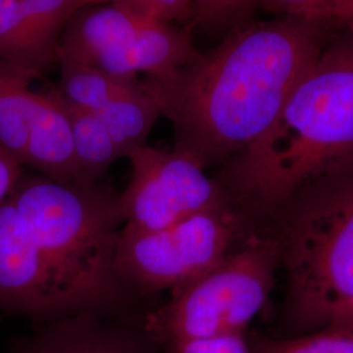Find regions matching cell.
Segmentation results:
<instances>
[{
  "label": "cell",
  "mask_w": 353,
  "mask_h": 353,
  "mask_svg": "<svg viewBox=\"0 0 353 353\" xmlns=\"http://www.w3.org/2000/svg\"><path fill=\"white\" fill-rule=\"evenodd\" d=\"M157 348L143 327L137 332L85 313L48 323L14 341L8 353H156Z\"/></svg>",
  "instance_id": "9"
},
{
  "label": "cell",
  "mask_w": 353,
  "mask_h": 353,
  "mask_svg": "<svg viewBox=\"0 0 353 353\" xmlns=\"http://www.w3.org/2000/svg\"><path fill=\"white\" fill-rule=\"evenodd\" d=\"M127 8L140 17L173 26L185 23L192 26L195 16V0H122Z\"/></svg>",
  "instance_id": "20"
},
{
  "label": "cell",
  "mask_w": 353,
  "mask_h": 353,
  "mask_svg": "<svg viewBox=\"0 0 353 353\" xmlns=\"http://www.w3.org/2000/svg\"><path fill=\"white\" fill-rule=\"evenodd\" d=\"M254 353H353V332L323 330L285 338H250Z\"/></svg>",
  "instance_id": "18"
},
{
  "label": "cell",
  "mask_w": 353,
  "mask_h": 353,
  "mask_svg": "<svg viewBox=\"0 0 353 353\" xmlns=\"http://www.w3.org/2000/svg\"><path fill=\"white\" fill-rule=\"evenodd\" d=\"M64 105L72 127L77 185H97V181L121 156L109 131L96 114L67 101Z\"/></svg>",
  "instance_id": "15"
},
{
  "label": "cell",
  "mask_w": 353,
  "mask_h": 353,
  "mask_svg": "<svg viewBox=\"0 0 353 353\" xmlns=\"http://www.w3.org/2000/svg\"><path fill=\"white\" fill-rule=\"evenodd\" d=\"M26 241L51 265L113 301L123 284L115 252L123 216L118 195L97 186H65L34 178L11 194Z\"/></svg>",
  "instance_id": "4"
},
{
  "label": "cell",
  "mask_w": 353,
  "mask_h": 353,
  "mask_svg": "<svg viewBox=\"0 0 353 353\" xmlns=\"http://www.w3.org/2000/svg\"><path fill=\"white\" fill-rule=\"evenodd\" d=\"M127 159L132 176L125 192L118 195L123 234L161 230L233 203L225 188L183 153L145 145Z\"/></svg>",
  "instance_id": "7"
},
{
  "label": "cell",
  "mask_w": 353,
  "mask_h": 353,
  "mask_svg": "<svg viewBox=\"0 0 353 353\" xmlns=\"http://www.w3.org/2000/svg\"><path fill=\"white\" fill-rule=\"evenodd\" d=\"M19 166L20 163L0 148V205L11 196L16 188Z\"/></svg>",
  "instance_id": "22"
},
{
  "label": "cell",
  "mask_w": 353,
  "mask_h": 353,
  "mask_svg": "<svg viewBox=\"0 0 353 353\" xmlns=\"http://www.w3.org/2000/svg\"><path fill=\"white\" fill-rule=\"evenodd\" d=\"M164 350L166 353H254L249 334L178 341L166 345Z\"/></svg>",
  "instance_id": "21"
},
{
  "label": "cell",
  "mask_w": 353,
  "mask_h": 353,
  "mask_svg": "<svg viewBox=\"0 0 353 353\" xmlns=\"http://www.w3.org/2000/svg\"><path fill=\"white\" fill-rule=\"evenodd\" d=\"M201 52L195 49L191 28H176L144 19L137 34L122 50L103 59L96 68L126 79L169 75L196 62Z\"/></svg>",
  "instance_id": "11"
},
{
  "label": "cell",
  "mask_w": 353,
  "mask_h": 353,
  "mask_svg": "<svg viewBox=\"0 0 353 353\" xmlns=\"http://www.w3.org/2000/svg\"><path fill=\"white\" fill-rule=\"evenodd\" d=\"M339 33L290 16L250 21L201 58L141 88L174 131L173 151L204 169L250 150Z\"/></svg>",
  "instance_id": "1"
},
{
  "label": "cell",
  "mask_w": 353,
  "mask_h": 353,
  "mask_svg": "<svg viewBox=\"0 0 353 353\" xmlns=\"http://www.w3.org/2000/svg\"><path fill=\"white\" fill-rule=\"evenodd\" d=\"M261 8V1H217L195 0L192 26L205 28L232 26V30L252 21V16Z\"/></svg>",
  "instance_id": "19"
},
{
  "label": "cell",
  "mask_w": 353,
  "mask_h": 353,
  "mask_svg": "<svg viewBox=\"0 0 353 353\" xmlns=\"http://www.w3.org/2000/svg\"><path fill=\"white\" fill-rule=\"evenodd\" d=\"M268 225L285 274L290 336L353 332V164L301 191Z\"/></svg>",
  "instance_id": "3"
},
{
  "label": "cell",
  "mask_w": 353,
  "mask_h": 353,
  "mask_svg": "<svg viewBox=\"0 0 353 353\" xmlns=\"http://www.w3.org/2000/svg\"><path fill=\"white\" fill-rule=\"evenodd\" d=\"M261 228L232 203L161 230L119 233L115 271L123 285L173 294L223 262Z\"/></svg>",
  "instance_id": "6"
},
{
  "label": "cell",
  "mask_w": 353,
  "mask_h": 353,
  "mask_svg": "<svg viewBox=\"0 0 353 353\" xmlns=\"http://www.w3.org/2000/svg\"><path fill=\"white\" fill-rule=\"evenodd\" d=\"M96 115L109 131L121 157L145 147L152 127L161 117L140 80L115 96Z\"/></svg>",
  "instance_id": "13"
},
{
  "label": "cell",
  "mask_w": 353,
  "mask_h": 353,
  "mask_svg": "<svg viewBox=\"0 0 353 353\" xmlns=\"http://www.w3.org/2000/svg\"><path fill=\"white\" fill-rule=\"evenodd\" d=\"M37 76L0 61V148L24 164L29 121L36 92L30 83Z\"/></svg>",
  "instance_id": "14"
},
{
  "label": "cell",
  "mask_w": 353,
  "mask_h": 353,
  "mask_svg": "<svg viewBox=\"0 0 353 353\" xmlns=\"http://www.w3.org/2000/svg\"><path fill=\"white\" fill-rule=\"evenodd\" d=\"M24 164L33 166L52 182L79 186L72 127L58 89L36 92Z\"/></svg>",
  "instance_id": "12"
},
{
  "label": "cell",
  "mask_w": 353,
  "mask_h": 353,
  "mask_svg": "<svg viewBox=\"0 0 353 353\" xmlns=\"http://www.w3.org/2000/svg\"><path fill=\"white\" fill-rule=\"evenodd\" d=\"M279 270L278 239L267 224L151 312L143 330L160 348L178 341L248 334L270 300Z\"/></svg>",
  "instance_id": "5"
},
{
  "label": "cell",
  "mask_w": 353,
  "mask_h": 353,
  "mask_svg": "<svg viewBox=\"0 0 353 353\" xmlns=\"http://www.w3.org/2000/svg\"><path fill=\"white\" fill-rule=\"evenodd\" d=\"M275 16H290L345 33L353 32V0H281L261 1Z\"/></svg>",
  "instance_id": "17"
},
{
  "label": "cell",
  "mask_w": 353,
  "mask_h": 353,
  "mask_svg": "<svg viewBox=\"0 0 353 353\" xmlns=\"http://www.w3.org/2000/svg\"><path fill=\"white\" fill-rule=\"evenodd\" d=\"M58 67L61 71L58 92L64 101L90 113H99L112 99L138 81L63 58L58 59Z\"/></svg>",
  "instance_id": "16"
},
{
  "label": "cell",
  "mask_w": 353,
  "mask_h": 353,
  "mask_svg": "<svg viewBox=\"0 0 353 353\" xmlns=\"http://www.w3.org/2000/svg\"><path fill=\"white\" fill-rule=\"evenodd\" d=\"M352 164L353 32H345L322 51L265 135L216 179L265 225L301 191Z\"/></svg>",
  "instance_id": "2"
},
{
  "label": "cell",
  "mask_w": 353,
  "mask_h": 353,
  "mask_svg": "<svg viewBox=\"0 0 353 353\" xmlns=\"http://www.w3.org/2000/svg\"><path fill=\"white\" fill-rule=\"evenodd\" d=\"M144 19L127 8L122 0L89 1L65 26L58 59L97 67L122 50L137 34Z\"/></svg>",
  "instance_id": "10"
},
{
  "label": "cell",
  "mask_w": 353,
  "mask_h": 353,
  "mask_svg": "<svg viewBox=\"0 0 353 353\" xmlns=\"http://www.w3.org/2000/svg\"><path fill=\"white\" fill-rule=\"evenodd\" d=\"M88 0H0V61L39 76L58 65L64 29Z\"/></svg>",
  "instance_id": "8"
}]
</instances>
